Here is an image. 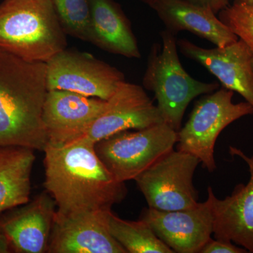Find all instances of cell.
Instances as JSON below:
<instances>
[{
  "label": "cell",
  "mask_w": 253,
  "mask_h": 253,
  "mask_svg": "<svg viewBox=\"0 0 253 253\" xmlns=\"http://www.w3.org/2000/svg\"><path fill=\"white\" fill-rule=\"evenodd\" d=\"M229 153L247 164L250 179L246 184L236 185L224 199H217L212 187L208 188L214 216L213 234L215 239L230 241L253 253V155L247 156L232 146Z\"/></svg>",
  "instance_id": "cell-13"
},
{
  "label": "cell",
  "mask_w": 253,
  "mask_h": 253,
  "mask_svg": "<svg viewBox=\"0 0 253 253\" xmlns=\"http://www.w3.org/2000/svg\"><path fill=\"white\" fill-rule=\"evenodd\" d=\"M106 105L105 100L73 91L48 90L42 111L48 144L61 146L82 137Z\"/></svg>",
  "instance_id": "cell-11"
},
{
  "label": "cell",
  "mask_w": 253,
  "mask_h": 253,
  "mask_svg": "<svg viewBox=\"0 0 253 253\" xmlns=\"http://www.w3.org/2000/svg\"><path fill=\"white\" fill-rule=\"evenodd\" d=\"M162 123L157 106L144 88L126 81L106 101L104 111L78 139L95 144L121 131L144 129Z\"/></svg>",
  "instance_id": "cell-9"
},
{
  "label": "cell",
  "mask_w": 253,
  "mask_h": 253,
  "mask_svg": "<svg viewBox=\"0 0 253 253\" xmlns=\"http://www.w3.org/2000/svg\"><path fill=\"white\" fill-rule=\"evenodd\" d=\"M11 249V246L7 238L4 233L0 230V253H9Z\"/></svg>",
  "instance_id": "cell-24"
},
{
  "label": "cell",
  "mask_w": 253,
  "mask_h": 253,
  "mask_svg": "<svg viewBox=\"0 0 253 253\" xmlns=\"http://www.w3.org/2000/svg\"><path fill=\"white\" fill-rule=\"evenodd\" d=\"M111 211H89L65 216L56 212L47 253H127L110 233Z\"/></svg>",
  "instance_id": "cell-12"
},
{
  "label": "cell",
  "mask_w": 253,
  "mask_h": 253,
  "mask_svg": "<svg viewBox=\"0 0 253 253\" xmlns=\"http://www.w3.org/2000/svg\"><path fill=\"white\" fill-rule=\"evenodd\" d=\"M191 2L202 6H208L213 10L216 14H219L221 10L229 6V0H188Z\"/></svg>",
  "instance_id": "cell-23"
},
{
  "label": "cell",
  "mask_w": 253,
  "mask_h": 253,
  "mask_svg": "<svg viewBox=\"0 0 253 253\" xmlns=\"http://www.w3.org/2000/svg\"><path fill=\"white\" fill-rule=\"evenodd\" d=\"M47 91L46 63L26 61L0 49V146L44 151Z\"/></svg>",
  "instance_id": "cell-2"
},
{
  "label": "cell",
  "mask_w": 253,
  "mask_h": 253,
  "mask_svg": "<svg viewBox=\"0 0 253 253\" xmlns=\"http://www.w3.org/2000/svg\"><path fill=\"white\" fill-rule=\"evenodd\" d=\"M56 207L54 200L46 191L0 218V230L11 249L20 253L47 252Z\"/></svg>",
  "instance_id": "cell-15"
},
{
  "label": "cell",
  "mask_w": 253,
  "mask_h": 253,
  "mask_svg": "<svg viewBox=\"0 0 253 253\" xmlns=\"http://www.w3.org/2000/svg\"><path fill=\"white\" fill-rule=\"evenodd\" d=\"M111 236L129 253H174L155 234L146 221H128L118 217L112 211L109 216Z\"/></svg>",
  "instance_id": "cell-19"
},
{
  "label": "cell",
  "mask_w": 253,
  "mask_h": 253,
  "mask_svg": "<svg viewBox=\"0 0 253 253\" xmlns=\"http://www.w3.org/2000/svg\"><path fill=\"white\" fill-rule=\"evenodd\" d=\"M239 1H242L245 4L253 5V0H239Z\"/></svg>",
  "instance_id": "cell-26"
},
{
  "label": "cell",
  "mask_w": 253,
  "mask_h": 253,
  "mask_svg": "<svg viewBox=\"0 0 253 253\" xmlns=\"http://www.w3.org/2000/svg\"><path fill=\"white\" fill-rule=\"evenodd\" d=\"M151 7L173 34L189 31L217 47H224L239 40L208 6L188 0H158Z\"/></svg>",
  "instance_id": "cell-16"
},
{
  "label": "cell",
  "mask_w": 253,
  "mask_h": 253,
  "mask_svg": "<svg viewBox=\"0 0 253 253\" xmlns=\"http://www.w3.org/2000/svg\"><path fill=\"white\" fill-rule=\"evenodd\" d=\"M244 248L234 245L230 241L211 239L205 245L200 253H246Z\"/></svg>",
  "instance_id": "cell-22"
},
{
  "label": "cell",
  "mask_w": 253,
  "mask_h": 253,
  "mask_svg": "<svg viewBox=\"0 0 253 253\" xmlns=\"http://www.w3.org/2000/svg\"><path fill=\"white\" fill-rule=\"evenodd\" d=\"M234 92L226 88L204 94L195 104L185 126L177 131L176 150L196 156L208 172L216 169L214 146L223 129L240 118L253 115L248 103L233 102Z\"/></svg>",
  "instance_id": "cell-5"
},
{
  "label": "cell",
  "mask_w": 253,
  "mask_h": 253,
  "mask_svg": "<svg viewBox=\"0 0 253 253\" xmlns=\"http://www.w3.org/2000/svg\"><path fill=\"white\" fill-rule=\"evenodd\" d=\"M200 163L196 156L173 149L134 181L150 208L174 211L195 207L199 193L193 179Z\"/></svg>",
  "instance_id": "cell-7"
},
{
  "label": "cell",
  "mask_w": 253,
  "mask_h": 253,
  "mask_svg": "<svg viewBox=\"0 0 253 253\" xmlns=\"http://www.w3.org/2000/svg\"><path fill=\"white\" fill-rule=\"evenodd\" d=\"M66 35L88 41L91 0H51Z\"/></svg>",
  "instance_id": "cell-20"
},
{
  "label": "cell",
  "mask_w": 253,
  "mask_h": 253,
  "mask_svg": "<svg viewBox=\"0 0 253 253\" xmlns=\"http://www.w3.org/2000/svg\"><path fill=\"white\" fill-rule=\"evenodd\" d=\"M219 18L247 45L253 61V5L235 0L219 12Z\"/></svg>",
  "instance_id": "cell-21"
},
{
  "label": "cell",
  "mask_w": 253,
  "mask_h": 253,
  "mask_svg": "<svg viewBox=\"0 0 253 253\" xmlns=\"http://www.w3.org/2000/svg\"><path fill=\"white\" fill-rule=\"evenodd\" d=\"M177 131L165 123L121 131L98 141L95 151L120 182L135 180L158 159L174 149Z\"/></svg>",
  "instance_id": "cell-6"
},
{
  "label": "cell",
  "mask_w": 253,
  "mask_h": 253,
  "mask_svg": "<svg viewBox=\"0 0 253 253\" xmlns=\"http://www.w3.org/2000/svg\"><path fill=\"white\" fill-rule=\"evenodd\" d=\"M139 219L146 221L174 253H200L212 239L214 216L208 196L205 202L187 209L163 211L148 208Z\"/></svg>",
  "instance_id": "cell-10"
},
{
  "label": "cell",
  "mask_w": 253,
  "mask_h": 253,
  "mask_svg": "<svg viewBox=\"0 0 253 253\" xmlns=\"http://www.w3.org/2000/svg\"><path fill=\"white\" fill-rule=\"evenodd\" d=\"M181 54L197 61L226 89L239 93L253 106V61L245 42L238 40L224 47L205 49L183 39L177 42Z\"/></svg>",
  "instance_id": "cell-14"
},
{
  "label": "cell",
  "mask_w": 253,
  "mask_h": 253,
  "mask_svg": "<svg viewBox=\"0 0 253 253\" xmlns=\"http://www.w3.org/2000/svg\"><path fill=\"white\" fill-rule=\"evenodd\" d=\"M87 42L111 54L129 59L141 56L130 21L113 0H91Z\"/></svg>",
  "instance_id": "cell-17"
},
{
  "label": "cell",
  "mask_w": 253,
  "mask_h": 253,
  "mask_svg": "<svg viewBox=\"0 0 253 253\" xmlns=\"http://www.w3.org/2000/svg\"><path fill=\"white\" fill-rule=\"evenodd\" d=\"M94 145L83 139L61 146L46 145L44 185L59 215L111 211L126 199V184L110 172Z\"/></svg>",
  "instance_id": "cell-1"
},
{
  "label": "cell",
  "mask_w": 253,
  "mask_h": 253,
  "mask_svg": "<svg viewBox=\"0 0 253 253\" xmlns=\"http://www.w3.org/2000/svg\"><path fill=\"white\" fill-rule=\"evenodd\" d=\"M140 1L145 3V4L149 5L150 6H151L153 4H154L156 1H158V0H140Z\"/></svg>",
  "instance_id": "cell-25"
},
{
  "label": "cell",
  "mask_w": 253,
  "mask_h": 253,
  "mask_svg": "<svg viewBox=\"0 0 253 253\" xmlns=\"http://www.w3.org/2000/svg\"><path fill=\"white\" fill-rule=\"evenodd\" d=\"M51 0H3L0 49L28 61L46 63L67 47Z\"/></svg>",
  "instance_id": "cell-3"
},
{
  "label": "cell",
  "mask_w": 253,
  "mask_h": 253,
  "mask_svg": "<svg viewBox=\"0 0 253 253\" xmlns=\"http://www.w3.org/2000/svg\"><path fill=\"white\" fill-rule=\"evenodd\" d=\"M46 64L47 90L71 91L107 101L126 81L118 68L89 53L67 48Z\"/></svg>",
  "instance_id": "cell-8"
},
{
  "label": "cell",
  "mask_w": 253,
  "mask_h": 253,
  "mask_svg": "<svg viewBox=\"0 0 253 253\" xmlns=\"http://www.w3.org/2000/svg\"><path fill=\"white\" fill-rule=\"evenodd\" d=\"M34 151L19 146H0V213L29 201Z\"/></svg>",
  "instance_id": "cell-18"
},
{
  "label": "cell",
  "mask_w": 253,
  "mask_h": 253,
  "mask_svg": "<svg viewBox=\"0 0 253 253\" xmlns=\"http://www.w3.org/2000/svg\"><path fill=\"white\" fill-rule=\"evenodd\" d=\"M161 37L162 44L155 43L151 46L143 85L154 93L163 123L178 131L190 102L217 90L219 85L216 82L203 83L191 77L179 61L176 35L166 29Z\"/></svg>",
  "instance_id": "cell-4"
}]
</instances>
